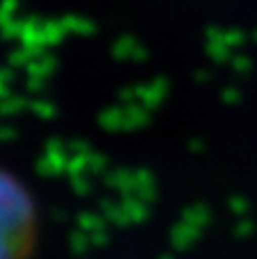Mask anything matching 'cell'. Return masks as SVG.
Returning <instances> with one entry per match:
<instances>
[{
  "mask_svg": "<svg viewBox=\"0 0 257 259\" xmlns=\"http://www.w3.org/2000/svg\"><path fill=\"white\" fill-rule=\"evenodd\" d=\"M41 243V207L30 184L0 166V259H34Z\"/></svg>",
  "mask_w": 257,
  "mask_h": 259,
  "instance_id": "obj_1",
  "label": "cell"
}]
</instances>
